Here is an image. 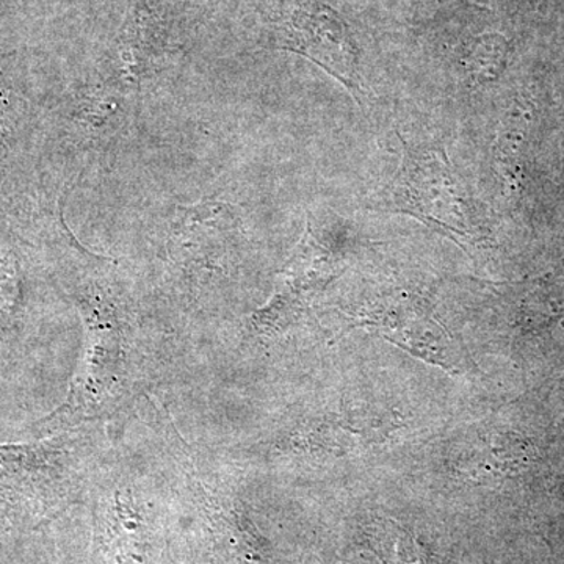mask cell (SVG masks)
Listing matches in <instances>:
<instances>
[{
  "label": "cell",
  "instance_id": "obj_1",
  "mask_svg": "<svg viewBox=\"0 0 564 564\" xmlns=\"http://www.w3.org/2000/svg\"><path fill=\"white\" fill-rule=\"evenodd\" d=\"M400 141L402 163L383 191L370 199V209L410 215L456 242H478L484 234L480 204L445 151L411 144L402 137Z\"/></svg>",
  "mask_w": 564,
  "mask_h": 564
},
{
  "label": "cell",
  "instance_id": "obj_2",
  "mask_svg": "<svg viewBox=\"0 0 564 564\" xmlns=\"http://www.w3.org/2000/svg\"><path fill=\"white\" fill-rule=\"evenodd\" d=\"M289 9L278 29L282 46L310 57L362 102L358 52L343 20L315 0H295Z\"/></svg>",
  "mask_w": 564,
  "mask_h": 564
}]
</instances>
